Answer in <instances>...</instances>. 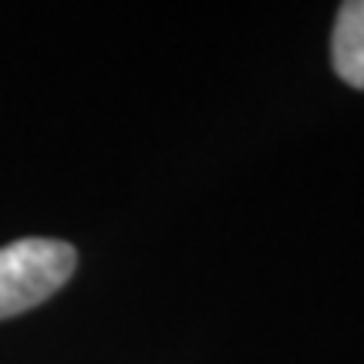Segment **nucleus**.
Masks as SVG:
<instances>
[{
    "mask_svg": "<svg viewBox=\"0 0 364 364\" xmlns=\"http://www.w3.org/2000/svg\"><path fill=\"white\" fill-rule=\"evenodd\" d=\"M331 58L338 78L364 91V0H351L338 11Z\"/></svg>",
    "mask_w": 364,
    "mask_h": 364,
    "instance_id": "f03ea898",
    "label": "nucleus"
},
{
    "mask_svg": "<svg viewBox=\"0 0 364 364\" xmlns=\"http://www.w3.org/2000/svg\"><path fill=\"white\" fill-rule=\"evenodd\" d=\"M78 267V253L61 240H17L0 250V321L24 314L58 294Z\"/></svg>",
    "mask_w": 364,
    "mask_h": 364,
    "instance_id": "f257e3e1",
    "label": "nucleus"
}]
</instances>
